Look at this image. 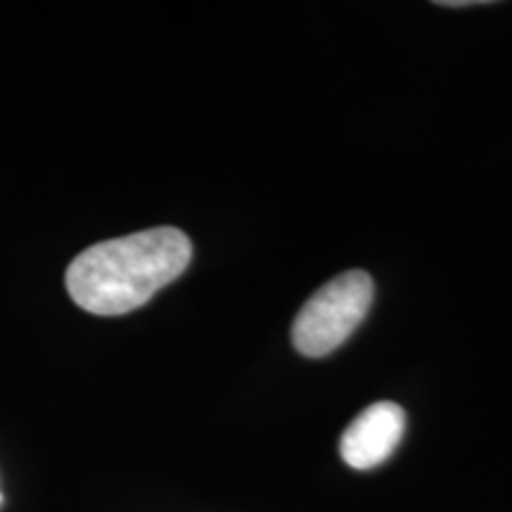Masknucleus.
<instances>
[{"mask_svg": "<svg viewBox=\"0 0 512 512\" xmlns=\"http://www.w3.org/2000/svg\"><path fill=\"white\" fill-rule=\"evenodd\" d=\"M441 8H467V5H486L484 0H437Z\"/></svg>", "mask_w": 512, "mask_h": 512, "instance_id": "obj_4", "label": "nucleus"}, {"mask_svg": "<svg viewBox=\"0 0 512 512\" xmlns=\"http://www.w3.org/2000/svg\"><path fill=\"white\" fill-rule=\"evenodd\" d=\"M192 245L183 230L162 226L98 242L67 268V292L95 316H124L150 302L190 266Z\"/></svg>", "mask_w": 512, "mask_h": 512, "instance_id": "obj_1", "label": "nucleus"}, {"mask_svg": "<svg viewBox=\"0 0 512 512\" xmlns=\"http://www.w3.org/2000/svg\"><path fill=\"white\" fill-rule=\"evenodd\" d=\"M373 292V278L366 271H347L313 292L292 323L299 354L323 358L342 347L366 320Z\"/></svg>", "mask_w": 512, "mask_h": 512, "instance_id": "obj_2", "label": "nucleus"}, {"mask_svg": "<svg viewBox=\"0 0 512 512\" xmlns=\"http://www.w3.org/2000/svg\"><path fill=\"white\" fill-rule=\"evenodd\" d=\"M406 432V413L399 403L377 401L363 408L339 439V456L354 470H373L382 465Z\"/></svg>", "mask_w": 512, "mask_h": 512, "instance_id": "obj_3", "label": "nucleus"}]
</instances>
